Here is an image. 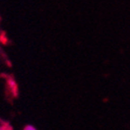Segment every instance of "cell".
<instances>
[{
	"instance_id": "7a4b0ae2",
	"label": "cell",
	"mask_w": 130,
	"mask_h": 130,
	"mask_svg": "<svg viewBox=\"0 0 130 130\" xmlns=\"http://www.w3.org/2000/svg\"><path fill=\"white\" fill-rule=\"evenodd\" d=\"M24 130H37L34 126H31V125H27L24 127Z\"/></svg>"
},
{
	"instance_id": "6da1fadb",
	"label": "cell",
	"mask_w": 130,
	"mask_h": 130,
	"mask_svg": "<svg viewBox=\"0 0 130 130\" xmlns=\"http://www.w3.org/2000/svg\"><path fill=\"white\" fill-rule=\"evenodd\" d=\"M0 130H13V129H12V127H10V125L5 124V125L0 126Z\"/></svg>"
}]
</instances>
